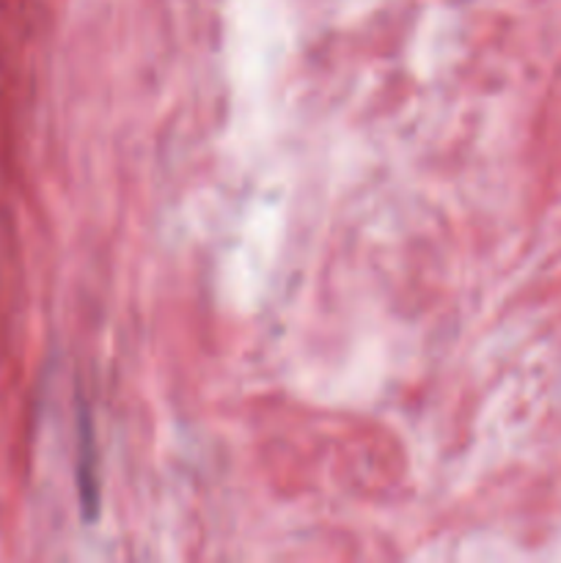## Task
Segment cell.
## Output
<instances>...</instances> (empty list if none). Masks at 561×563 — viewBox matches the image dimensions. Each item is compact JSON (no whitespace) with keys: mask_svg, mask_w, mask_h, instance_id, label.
<instances>
[{"mask_svg":"<svg viewBox=\"0 0 561 563\" xmlns=\"http://www.w3.org/2000/svg\"><path fill=\"white\" fill-rule=\"evenodd\" d=\"M77 421V495H80V511L86 522H97L99 517V456L97 438H94L91 410L86 399L77 394L75 399Z\"/></svg>","mask_w":561,"mask_h":563,"instance_id":"6da1fadb","label":"cell"}]
</instances>
